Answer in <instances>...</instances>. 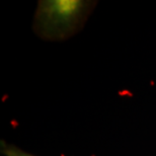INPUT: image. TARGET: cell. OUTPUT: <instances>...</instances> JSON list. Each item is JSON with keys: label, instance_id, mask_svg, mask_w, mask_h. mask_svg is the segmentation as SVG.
I'll return each instance as SVG.
<instances>
[{"label": "cell", "instance_id": "7a4b0ae2", "mask_svg": "<svg viewBox=\"0 0 156 156\" xmlns=\"http://www.w3.org/2000/svg\"><path fill=\"white\" fill-rule=\"evenodd\" d=\"M2 152L4 153L5 156H34L32 154H29L23 150H20V149L13 147V146L8 145H5L2 148Z\"/></svg>", "mask_w": 156, "mask_h": 156}, {"label": "cell", "instance_id": "6da1fadb", "mask_svg": "<svg viewBox=\"0 0 156 156\" xmlns=\"http://www.w3.org/2000/svg\"><path fill=\"white\" fill-rule=\"evenodd\" d=\"M86 2L81 0H46L41 1L38 18L43 27L53 32L70 29L79 20Z\"/></svg>", "mask_w": 156, "mask_h": 156}]
</instances>
